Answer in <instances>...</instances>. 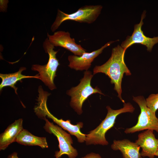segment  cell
Wrapping results in <instances>:
<instances>
[{
    "mask_svg": "<svg viewBox=\"0 0 158 158\" xmlns=\"http://www.w3.org/2000/svg\"><path fill=\"white\" fill-rule=\"evenodd\" d=\"M114 150H120L124 158H140V147L135 142L127 139L121 140H114L111 145Z\"/></svg>",
    "mask_w": 158,
    "mask_h": 158,
    "instance_id": "5bb4252c",
    "label": "cell"
},
{
    "mask_svg": "<svg viewBox=\"0 0 158 158\" xmlns=\"http://www.w3.org/2000/svg\"><path fill=\"white\" fill-rule=\"evenodd\" d=\"M38 92L37 105L34 108L35 112L37 116L42 119L46 116L51 119L59 126L68 131L71 135L75 136L79 142H84L86 135L82 133L80 130L83 127V123L80 122L76 125H73L71 123L69 120L64 121L54 116L49 111L47 106V101L49 93L44 92L43 89L39 90Z\"/></svg>",
    "mask_w": 158,
    "mask_h": 158,
    "instance_id": "3957f363",
    "label": "cell"
},
{
    "mask_svg": "<svg viewBox=\"0 0 158 158\" xmlns=\"http://www.w3.org/2000/svg\"><path fill=\"white\" fill-rule=\"evenodd\" d=\"M153 130H147L139 134L135 142L142 148L141 156L154 158L158 148V139L153 133Z\"/></svg>",
    "mask_w": 158,
    "mask_h": 158,
    "instance_id": "7c38bea8",
    "label": "cell"
},
{
    "mask_svg": "<svg viewBox=\"0 0 158 158\" xmlns=\"http://www.w3.org/2000/svg\"><path fill=\"white\" fill-rule=\"evenodd\" d=\"M43 119L45 121L43 127L45 130L56 136L59 141V150L55 152L56 158H59L63 155L66 154L68 158H75L78 152L72 146L73 140L70 134L67 133L59 126L50 122L46 118Z\"/></svg>",
    "mask_w": 158,
    "mask_h": 158,
    "instance_id": "ba28073f",
    "label": "cell"
},
{
    "mask_svg": "<svg viewBox=\"0 0 158 158\" xmlns=\"http://www.w3.org/2000/svg\"><path fill=\"white\" fill-rule=\"evenodd\" d=\"M23 120L19 118L8 126L0 135V150H4L10 144L16 142L17 137L23 130Z\"/></svg>",
    "mask_w": 158,
    "mask_h": 158,
    "instance_id": "4fadbf2b",
    "label": "cell"
},
{
    "mask_svg": "<svg viewBox=\"0 0 158 158\" xmlns=\"http://www.w3.org/2000/svg\"><path fill=\"white\" fill-rule=\"evenodd\" d=\"M16 142L25 145L38 146L43 149L48 147L45 137L35 136L25 129L18 135Z\"/></svg>",
    "mask_w": 158,
    "mask_h": 158,
    "instance_id": "9a60e30c",
    "label": "cell"
},
{
    "mask_svg": "<svg viewBox=\"0 0 158 158\" xmlns=\"http://www.w3.org/2000/svg\"><path fill=\"white\" fill-rule=\"evenodd\" d=\"M146 11H144L141 16L139 23L134 26L133 32L131 36H128L126 40L121 44V46L126 50L129 47L135 44H139L145 46L147 51H152L153 47L158 43V36L150 38L145 36L142 30L143 24V20L146 16Z\"/></svg>",
    "mask_w": 158,
    "mask_h": 158,
    "instance_id": "9c48e42d",
    "label": "cell"
},
{
    "mask_svg": "<svg viewBox=\"0 0 158 158\" xmlns=\"http://www.w3.org/2000/svg\"><path fill=\"white\" fill-rule=\"evenodd\" d=\"M81 158H102L100 155L98 154L91 152Z\"/></svg>",
    "mask_w": 158,
    "mask_h": 158,
    "instance_id": "ac0fdd59",
    "label": "cell"
},
{
    "mask_svg": "<svg viewBox=\"0 0 158 158\" xmlns=\"http://www.w3.org/2000/svg\"><path fill=\"white\" fill-rule=\"evenodd\" d=\"M133 99L136 103L140 109L136 124L130 128H126L124 133H132L145 130H151L158 133V118L147 106L146 99L143 96L133 97Z\"/></svg>",
    "mask_w": 158,
    "mask_h": 158,
    "instance_id": "52a82bcc",
    "label": "cell"
},
{
    "mask_svg": "<svg viewBox=\"0 0 158 158\" xmlns=\"http://www.w3.org/2000/svg\"><path fill=\"white\" fill-rule=\"evenodd\" d=\"M43 47L46 53L49 54V59L45 65H33V70L38 72V79L41 80L49 88L52 90L56 88L54 80L56 76V72L60 65L56 57L58 51L54 50V47L50 43L48 38L44 41Z\"/></svg>",
    "mask_w": 158,
    "mask_h": 158,
    "instance_id": "8992f818",
    "label": "cell"
},
{
    "mask_svg": "<svg viewBox=\"0 0 158 158\" xmlns=\"http://www.w3.org/2000/svg\"><path fill=\"white\" fill-rule=\"evenodd\" d=\"M25 69V67H21L18 71L13 73L0 74V77L2 79V82L0 85V90L5 87L10 86L13 88L15 93L18 94L17 92L18 88L15 86L17 82L25 78H33L38 79V74L33 76H26L23 75L22 74V72Z\"/></svg>",
    "mask_w": 158,
    "mask_h": 158,
    "instance_id": "2e32d148",
    "label": "cell"
},
{
    "mask_svg": "<svg viewBox=\"0 0 158 158\" xmlns=\"http://www.w3.org/2000/svg\"><path fill=\"white\" fill-rule=\"evenodd\" d=\"M106 108L107 113L105 118L95 128L86 134L85 142L86 145H108L109 142L106 139L105 134L114 126L117 116L123 113H133L135 109L130 102L124 103L123 107L118 109H113L109 106Z\"/></svg>",
    "mask_w": 158,
    "mask_h": 158,
    "instance_id": "7a4b0ae2",
    "label": "cell"
},
{
    "mask_svg": "<svg viewBox=\"0 0 158 158\" xmlns=\"http://www.w3.org/2000/svg\"><path fill=\"white\" fill-rule=\"evenodd\" d=\"M147 107L154 113L158 109V94H152L146 99Z\"/></svg>",
    "mask_w": 158,
    "mask_h": 158,
    "instance_id": "e0dca14e",
    "label": "cell"
},
{
    "mask_svg": "<svg viewBox=\"0 0 158 158\" xmlns=\"http://www.w3.org/2000/svg\"><path fill=\"white\" fill-rule=\"evenodd\" d=\"M102 8V6L99 5H85L71 14L66 13L58 9L56 18L51 26V30L52 32H55L63 22L68 20L80 23H92L100 14Z\"/></svg>",
    "mask_w": 158,
    "mask_h": 158,
    "instance_id": "5b68a950",
    "label": "cell"
},
{
    "mask_svg": "<svg viewBox=\"0 0 158 158\" xmlns=\"http://www.w3.org/2000/svg\"><path fill=\"white\" fill-rule=\"evenodd\" d=\"M155 156H158V148L157 149V150L155 154Z\"/></svg>",
    "mask_w": 158,
    "mask_h": 158,
    "instance_id": "ffe728a7",
    "label": "cell"
},
{
    "mask_svg": "<svg viewBox=\"0 0 158 158\" xmlns=\"http://www.w3.org/2000/svg\"><path fill=\"white\" fill-rule=\"evenodd\" d=\"M93 75L91 71H85L78 85L67 91V94L71 97L70 105L78 115L82 113L83 104L89 96L97 93L104 95L97 87H92L91 83Z\"/></svg>",
    "mask_w": 158,
    "mask_h": 158,
    "instance_id": "277c9868",
    "label": "cell"
},
{
    "mask_svg": "<svg viewBox=\"0 0 158 158\" xmlns=\"http://www.w3.org/2000/svg\"><path fill=\"white\" fill-rule=\"evenodd\" d=\"M47 35L49 42L54 47H63L79 56L86 51L80 44L75 42L74 38L71 37L68 32L60 30L54 32L53 35L48 33Z\"/></svg>",
    "mask_w": 158,
    "mask_h": 158,
    "instance_id": "30bf717a",
    "label": "cell"
},
{
    "mask_svg": "<svg viewBox=\"0 0 158 158\" xmlns=\"http://www.w3.org/2000/svg\"><path fill=\"white\" fill-rule=\"evenodd\" d=\"M140 158H142V157H141Z\"/></svg>",
    "mask_w": 158,
    "mask_h": 158,
    "instance_id": "44dd1931",
    "label": "cell"
},
{
    "mask_svg": "<svg viewBox=\"0 0 158 158\" xmlns=\"http://www.w3.org/2000/svg\"><path fill=\"white\" fill-rule=\"evenodd\" d=\"M117 41H109L99 49L90 52H86L80 56L74 55L69 56L68 67L76 71H88L94 59L102 53L104 49Z\"/></svg>",
    "mask_w": 158,
    "mask_h": 158,
    "instance_id": "8fae6325",
    "label": "cell"
},
{
    "mask_svg": "<svg viewBox=\"0 0 158 158\" xmlns=\"http://www.w3.org/2000/svg\"><path fill=\"white\" fill-rule=\"evenodd\" d=\"M8 158H19L17 156V153L16 152H14L9 155Z\"/></svg>",
    "mask_w": 158,
    "mask_h": 158,
    "instance_id": "d6986e66",
    "label": "cell"
},
{
    "mask_svg": "<svg viewBox=\"0 0 158 158\" xmlns=\"http://www.w3.org/2000/svg\"><path fill=\"white\" fill-rule=\"evenodd\" d=\"M126 50L119 45L112 49L111 55L108 61L100 66H96L93 70V75L102 73L111 79V83L114 84V89L118 94V97L123 103L122 98L121 83L124 74L126 75L131 73L124 61Z\"/></svg>",
    "mask_w": 158,
    "mask_h": 158,
    "instance_id": "6da1fadb",
    "label": "cell"
}]
</instances>
